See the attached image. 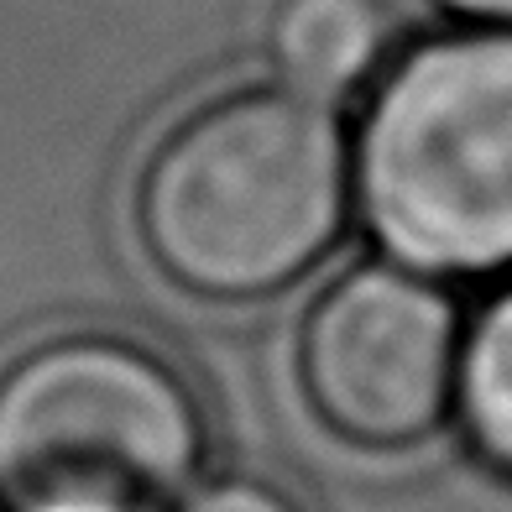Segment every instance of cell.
I'll list each match as a JSON object with an SVG mask.
<instances>
[{
  "mask_svg": "<svg viewBox=\"0 0 512 512\" xmlns=\"http://www.w3.org/2000/svg\"><path fill=\"white\" fill-rule=\"evenodd\" d=\"M455 413L471 450L512 476V283L465 324Z\"/></svg>",
  "mask_w": 512,
  "mask_h": 512,
  "instance_id": "6",
  "label": "cell"
},
{
  "mask_svg": "<svg viewBox=\"0 0 512 512\" xmlns=\"http://www.w3.org/2000/svg\"><path fill=\"white\" fill-rule=\"evenodd\" d=\"M173 512H314V507L293 481L272 476V471H246L241 465V471L204 476Z\"/></svg>",
  "mask_w": 512,
  "mask_h": 512,
  "instance_id": "7",
  "label": "cell"
},
{
  "mask_svg": "<svg viewBox=\"0 0 512 512\" xmlns=\"http://www.w3.org/2000/svg\"><path fill=\"white\" fill-rule=\"evenodd\" d=\"M356 215L387 262L512 272V32L450 27L387 58L351 131Z\"/></svg>",
  "mask_w": 512,
  "mask_h": 512,
  "instance_id": "3",
  "label": "cell"
},
{
  "mask_svg": "<svg viewBox=\"0 0 512 512\" xmlns=\"http://www.w3.org/2000/svg\"><path fill=\"white\" fill-rule=\"evenodd\" d=\"M387 42L392 21L382 0H272L262 27L272 84L335 110L377 84Z\"/></svg>",
  "mask_w": 512,
  "mask_h": 512,
  "instance_id": "5",
  "label": "cell"
},
{
  "mask_svg": "<svg viewBox=\"0 0 512 512\" xmlns=\"http://www.w3.org/2000/svg\"><path fill=\"white\" fill-rule=\"evenodd\" d=\"M465 319L455 293L403 262H356L304 309L293 377L309 418L345 450L398 455L455 418Z\"/></svg>",
  "mask_w": 512,
  "mask_h": 512,
  "instance_id": "4",
  "label": "cell"
},
{
  "mask_svg": "<svg viewBox=\"0 0 512 512\" xmlns=\"http://www.w3.org/2000/svg\"><path fill=\"white\" fill-rule=\"evenodd\" d=\"M445 16H455L460 27H497L512 32V0H434Z\"/></svg>",
  "mask_w": 512,
  "mask_h": 512,
  "instance_id": "8",
  "label": "cell"
},
{
  "mask_svg": "<svg viewBox=\"0 0 512 512\" xmlns=\"http://www.w3.org/2000/svg\"><path fill=\"white\" fill-rule=\"evenodd\" d=\"M356 215L340 110L283 84L209 95L131 178V236L173 293L251 309L298 288Z\"/></svg>",
  "mask_w": 512,
  "mask_h": 512,
  "instance_id": "1",
  "label": "cell"
},
{
  "mask_svg": "<svg viewBox=\"0 0 512 512\" xmlns=\"http://www.w3.org/2000/svg\"><path fill=\"white\" fill-rule=\"evenodd\" d=\"M215 418L189 366L131 330H53L0 361V512H173Z\"/></svg>",
  "mask_w": 512,
  "mask_h": 512,
  "instance_id": "2",
  "label": "cell"
}]
</instances>
